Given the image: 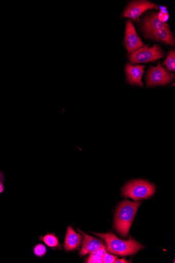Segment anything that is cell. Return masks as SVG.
<instances>
[{
    "mask_svg": "<svg viewBox=\"0 0 175 263\" xmlns=\"http://www.w3.org/2000/svg\"><path fill=\"white\" fill-rule=\"evenodd\" d=\"M141 202L125 200L118 205L115 217V228L123 236L127 237Z\"/></svg>",
    "mask_w": 175,
    "mask_h": 263,
    "instance_id": "6da1fadb",
    "label": "cell"
},
{
    "mask_svg": "<svg viewBox=\"0 0 175 263\" xmlns=\"http://www.w3.org/2000/svg\"><path fill=\"white\" fill-rule=\"evenodd\" d=\"M93 234L101 237L106 241L107 250L110 253L121 256L133 255L144 247L130 237L128 240H120L114 234L97 233Z\"/></svg>",
    "mask_w": 175,
    "mask_h": 263,
    "instance_id": "7a4b0ae2",
    "label": "cell"
},
{
    "mask_svg": "<svg viewBox=\"0 0 175 263\" xmlns=\"http://www.w3.org/2000/svg\"><path fill=\"white\" fill-rule=\"evenodd\" d=\"M155 191L156 187L153 184L144 180H136L124 186L122 195L137 201L152 197Z\"/></svg>",
    "mask_w": 175,
    "mask_h": 263,
    "instance_id": "3957f363",
    "label": "cell"
},
{
    "mask_svg": "<svg viewBox=\"0 0 175 263\" xmlns=\"http://www.w3.org/2000/svg\"><path fill=\"white\" fill-rule=\"evenodd\" d=\"M174 79V74L168 73L159 62L157 67H152L149 69L146 78V86L147 87H151L165 85L171 82Z\"/></svg>",
    "mask_w": 175,
    "mask_h": 263,
    "instance_id": "277c9868",
    "label": "cell"
},
{
    "mask_svg": "<svg viewBox=\"0 0 175 263\" xmlns=\"http://www.w3.org/2000/svg\"><path fill=\"white\" fill-rule=\"evenodd\" d=\"M164 57V53L159 46L154 45L149 47L145 45L132 54L130 61L132 64L154 62Z\"/></svg>",
    "mask_w": 175,
    "mask_h": 263,
    "instance_id": "5b68a950",
    "label": "cell"
},
{
    "mask_svg": "<svg viewBox=\"0 0 175 263\" xmlns=\"http://www.w3.org/2000/svg\"><path fill=\"white\" fill-rule=\"evenodd\" d=\"M124 42L129 54L133 53L141 49L144 45L143 42L136 32L133 24L130 20L127 22Z\"/></svg>",
    "mask_w": 175,
    "mask_h": 263,
    "instance_id": "8992f818",
    "label": "cell"
},
{
    "mask_svg": "<svg viewBox=\"0 0 175 263\" xmlns=\"http://www.w3.org/2000/svg\"><path fill=\"white\" fill-rule=\"evenodd\" d=\"M159 9L154 4L147 1H138L130 4L123 13V17L137 20L143 12L150 9Z\"/></svg>",
    "mask_w": 175,
    "mask_h": 263,
    "instance_id": "52a82bcc",
    "label": "cell"
},
{
    "mask_svg": "<svg viewBox=\"0 0 175 263\" xmlns=\"http://www.w3.org/2000/svg\"><path fill=\"white\" fill-rule=\"evenodd\" d=\"M78 231L84 237L82 248L80 252L81 256L91 254L105 247L102 242L96 238L86 234L79 229H78Z\"/></svg>",
    "mask_w": 175,
    "mask_h": 263,
    "instance_id": "ba28073f",
    "label": "cell"
},
{
    "mask_svg": "<svg viewBox=\"0 0 175 263\" xmlns=\"http://www.w3.org/2000/svg\"><path fill=\"white\" fill-rule=\"evenodd\" d=\"M144 65L132 66L127 64L126 65L127 81L132 85L143 87L142 78L144 73Z\"/></svg>",
    "mask_w": 175,
    "mask_h": 263,
    "instance_id": "9c48e42d",
    "label": "cell"
},
{
    "mask_svg": "<svg viewBox=\"0 0 175 263\" xmlns=\"http://www.w3.org/2000/svg\"><path fill=\"white\" fill-rule=\"evenodd\" d=\"M169 27L166 23L162 22L158 17V14L153 13L144 17L142 30L145 33L152 32Z\"/></svg>",
    "mask_w": 175,
    "mask_h": 263,
    "instance_id": "30bf717a",
    "label": "cell"
},
{
    "mask_svg": "<svg viewBox=\"0 0 175 263\" xmlns=\"http://www.w3.org/2000/svg\"><path fill=\"white\" fill-rule=\"evenodd\" d=\"M83 236L74 231L71 227H68L65 237L64 247L67 251L78 249L82 243Z\"/></svg>",
    "mask_w": 175,
    "mask_h": 263,
    "instance_id": "8fae6325",
    "label": "cell"
},
{
    "mask_svg": "<svg viewBox=\"0 0 175 263\" xmlns=\"http://www.w3.org/2000/svg\"><path fill=\"white\" fill-rule=\"evenodd\" d=\"M145 36L148 39L164 42L169 45H173L174 44V39L169 27L152 32H146Z\"/></svg>",
    "mask_w": 175,
    "mask_h": 263,
    "instance_id": "7c38bea8",
    "label": "cell"
},
{
    "mask_svg": "<svg viewBox=\"0 0 175 263\" xmlns=\"http://www.w3.org/2000/svg\"><path fill=\"white\" fill-rule=\"evenodd\" d=\"M39 239L40 241H43L50 248L56 249L61 246L58 237L54 233H48L44 236H41Z\"/></svg>",
    "mask_w": 175,
    "mask_h": 263,
    "instance_id": "4fadbf2b",
    "label": "cell"
},
{
    "mask_svg": "<svg viewBox=\"0 0 175 263\" xmlns=\"http://www.w3.org/2000/svg\"><path fill=\"white\" fill-rule=\"evenodd\" d=\"M106 251V247H104L101 249L91 253L87 262L88 263H103V256Z\"/></svg>",
    "mask_w": 175,
    "mask_h": 263,
    "instance_id": "5bb4252c",
    "label": "cell"
},
{
    "mask_svg": "<svg viewBox=\"0 0 175 263\" xmlns=\"http://www.w3.org/2000/svg\"><path fill=\"white\" fill-rule=\"evenodd\" d=\"M163 64L167 66V69L170 71L175 70V53L174 51H171L168 55L166 60Z\"/></svg>",
    "mask_w": 175,
    "mask_h": 263,
    "instance_id": "9a60e30c",
    "label": "cell"
},
{
    "mask_svg": "<svg viewBox=\"0 0 175 263\" xmlns=\"http://www.w3.org/2000/svg\"><path fill=\"white\" fill-rule=\"evenodd\" d=\"M34 255L38 257H42L47 253L46 247L43 244H38L33 249Z\"/></svg>",
    "mask_w": 175,
    "mask_h": 263,
    "instance_id": "2e32d148",
    "label": "cell"
},
{
    "mask_svg": "<svg viewBox=\"0 0 175 263\" xmlns=\"http://www.w3.org/2000/svg\"><path fill=\"white\" fill-rule=\"evenodd\" d=\"M117 257L105 253L103 259V263H113L116 259Z\"/></svg>",
    "mask_w": 175,
    "mask_h": 263,
    "instance_id": "e0dca14e",
    "label": "cell"
},
{
    "mask_svg": "<svg viewBox=\"0 0 175 263\" xmlns=\"http://www.w3.org/2000/svg\"><path fill=\"white\" fill-rule=\"evenodd\" d=\"M5 180V175L2 172L0 171V194H2L5 189L4 185Z\"/></svg>",
    "mask_w": 175,
    "mask_h": 263,
    "instance_id": "ac0fdd59",
    "label": "cell"
},
{
    "mask_svg": "<svg viewBox=\"0 0 175 263\" xmlns=\"http://www.w3.org/2000/svg\"><path fill=\"white\" fill-rule=\"evenodd\" d=\"M158 17L162 22L166 23V21L168 20L169 15L168 13L164 11H161L158 14Z\"/></svg>",
    "mask_w": 175,
    "mask_h": 263,
    "instance_id": "d6986e66",
    "label": "cell"
},
{
    "mask_svg": "<svg viewBox=\"0 0 175 263\" xmlns=\"http://www.w3.org/2000/svg\"><path fill=\"white\" fill-rule=\"evenodd\" d=\"M114 262H116V263H126V262H130L129 261L127 260L126 259H125L124 258H123V259L115 260Z\"/></svg>",
    "mask_w": 175,
    "mask_h": 263,
    "instance_id": "ffe728a7",
    "label": "cell"
}]
</instances>
